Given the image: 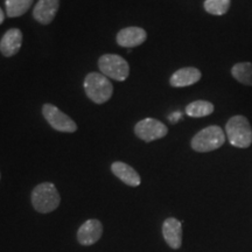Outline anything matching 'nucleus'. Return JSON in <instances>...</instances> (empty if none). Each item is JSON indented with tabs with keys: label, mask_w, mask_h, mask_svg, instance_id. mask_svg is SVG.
<instances>
[{
	"label": "nucleus",
	"mask_w": 252,
	"mask_h": 252,
	"mask_svg": "<svg viewBox=\"0 0 252 252\" xmlns=\"http://www.w3.org/2000/svg\"><path fill=\"white\" fill-rule=\"evenodd\" d=\"M61 196L58 189L50 182H43L37 185L32 191V204L34 209L41 214L54 212L60 206Z\"/></svg>",
	"instance_id": "nucleus-1"
},
{
	"label": "nucleus",
	"mask_w": 252,
	"mask_h": 252,
	"mask_svg": "<svg viewBox=\"0 0 252 252\" xmlns=\"http://www.w3.org/2000/svg\"><path fill=\"white\" fill-rule=\"evenodd\" d=\"M225 135L229 143L238 149H248L252 144V128L248 118L235 116L225 125Z\"/></svg>",
	"instance_id": "nucleus-2"
},
{
	"label": "nucleus",
	"mask_w": 252,
	"mask_h": 252,
	"mask_svg": "<svg viewBox=\"0 0 252 252\" xmlns=\"http://www.w3.org/2000/svg\"><path fill=\"white\" fill-rule=\"evenodd\" d=\"M84 90L87 96L94 103L103 104L111 98L113 87L105 75L99 72H90L84 80Z\"/></svg>",
	"instance_id": "nucleus-3"
},
{
	"label": "nucleus",
	"mask_w": 252,
	"mask_h": 252,
	"mask_svg": "<svg viewBox=\"0 0 252 252\" xmlns=\"http://www.w3.org/2000/svg\"><path fill=\"white\" fill-rule=\"evenodd\" d=\"M225 138L226 135L220 126H208L194 135L191 139V149L200 153L212 152L223 146Z\"/></svg>",
	"instance_id": "nucleus-4"
},
{
	"label": "nucleus",
	"mask_w": 252,
	"mask_h": 252,
	"mask_svg": "<svg viewBox=\"0 0 252 252\" xmlns=\"http://www.w3.org/2000/svg\"><path fill=\"white\" fill-rule=\"evenodd\" d=\"M99 70L108 78L123 82L130 75L128 63L122 56L116 54H105L98 60Z\"/></svg>",
	"instance_id": "nucleus-5"
},
{
	"label": "nucleus",
	"mask_w": 252,
	"mask_h": 252,
	"mask_svg": "<svg viewBox=\"0 0 252 252\" xmlns=\"http://www.w3.org/2000/svg\"><path fill=\"white\" fill-rule=\"evenodd\" d=\"M42 113L45 116L46 121L56 131L71 133V132L77 130L76 123L53 104H45L42 108Z\"/></svg>",
	"instance_id": "nucleus-6"
},
{
	"label": "nucleus",
	"mask_w": 252,
	"mask_h": 252,
	"mask_svg": "<svg viewBox=\"0 0 252 252\" xmlns=\"http://www.w3.org/2000/svg\"><path fill=\"white\" fill-rule=\"evenodd\" d=\"M134 132L139 139L151 143V141L161 139L165 137L168 133V128L160 121H157L154 118H145L137 123Z\"/></svg>",
	"instance_id": "nucleus-7"
},
{
	"label": "nucleus",
	"mask_w": 252,
	"mask_h": 252,
	"mask_svg": "<svg viewBox=\"0 0 252 252\" xmlns=\"http://www.w3.org/2000/svg\"><path fill=\"white\" fill-rule=\"evenodd\" d=\"M103 235V225L98 220H88L77 231V241L81 245L90 247L98 242Z\"/></svg>",
	"instance_id": "nucleus-8"
},
{
	"label": "nucleus",
	"mask_w": 252,
	"mask_h": 252,
	"mask_svg": "<svg viewBox=\"0 0 252 252\" xmlns=\"http://www.w3.org/2000/svg\"><path fill=\"white\" fill-rule=\"evenodd\" d=\"M163 239L169 248L178 250L182 245V223L174 217L165 220L162 224Z\"/></svg>",
	"instance_id": "nucleus-9"
},
{
	"label": "nucleus",
	"mask_w": 252,
	"mask_h": 252,
	"mask_svg": "<svg viewBox=\"0 0 252 252\" xmlns=\"http://www.w3.org/2000/svg\"><path fill=\"white\" fill-rule=\"evenodd\" d=\"M146 39V31L140 27H126L117 34V43L125 48H133L143 45Z\"/></svg>",
	"instance_id": "nucleus-10"
},
{
	"label": "nucleus",
	"mask_w": 252,
	"mask_h": 252,
	"mask_svg": "<svg viewBox=\"0 0 252 252\" xmlns=\"http://www.w3.org/2000/svg\"><path fill=\"white\" fill-rule=\"evenodd\" d=\"M60 0H39L33 11V17L41 25H48L54 20Z\"/></svg>",
	"instance_id": "nucleus-11"
},
{
	"label": "nucleus",
	"mask_w": 252,
	"mask_h": 252,
	"mask_svg": "<svg viewBox=\"0 0 252 252\" xmlns=\"http://www.w3.org/2000/svg\"><path fill=\"white\" fill-rule=\"evenodd\" d=\"M23 45V33L18 28H11L4 34L0 41V52L1 54L9 58L13 56L20 50Z\"/></svg>",
	"instance_id": "nucleus-12"
},
{
	"label": "nucleus",
	"mask_w": 252,
	"mask_h": 252,
	"mask_svg": "<svg viewBox=\"0 0 252 252\" xmlns=\"http://www.w3.org/2000/svg\"><path fill=\"white\" fill-rule=\"evenodd\" d=\"M201 76H202V75H201V71L196 68H182L176 70L174 74L172 75L169 83H171V86L174 88L189 87L197 83V82L201 80Z\"/></svg>",
	"instance_id": "nucleus-13"
},
{
	"label": "nucleus",
	"mask_w": 252,
	"mask_h": 252,
	"mask_svg": "<svg viewBox=\"0 0 252 252\" xmlns=\"http://www.w3.org/2000/svg\"><path fill=\"white\" fill-rule=\"evenodd\" d=\"M111 171L119 180H122L125 185L131 187H138L140 185L141 179L137 171L127 163L122 161H116L111 165Z\"/></svg>",
	"instance_id": "nucleus-14"
},
{
	"label": "nucleus",
	"mask_w": 252,
	"mask_h": 252,
	"mask_svg": "<svg viewBox=\"0 0 252 252\" xmlns=\"http://www.w3.org/2000/svg\"><path fill=\"white\" fill-rule=\"evenodd\" d=\"M214 112L213 103L208 100H195V102L188 104L186 108V113L189 117L193 118H201L206 116L212 115Z\"/></svg>",
	"instance_id": "nucleus-15"
},
{
	"label": "nucleus",
	"mask_w": 252,
	"mask_h": 252,
	"mask_svg": "<svg viewBox=\"0 0 252 252\" xmlns=\"http://www.w3.org/2000/svg\"><path fill=\"white\" fill-rule=\"evenodd\" d=\"M231 74L239 83L252 86V62H239L231 69Z\"/></svg>",
	"instance_id": "nucleus-16"
},
{
	"label": "nucleus",
	"mask_w": 252,
	"mask_h": 252,
	"mask_svg": "<svg viewBox=\"0 0 252 252\" xmlns=\"http://www.w3.org/2000/svg\"><path fill=\"white\" fill-rule=\"evenodd\" d=\"M33 1L34 0H5L6 14L9 18L21 17L31 8Z\"/></svg>",
	"instance_id": "nucleus-17"
},
{
	"label": "nucleus",
	"mask_w": 252,
	"mask_h": 252,
	"mask_svg": "<svg viewBox=\"0 0 252 252\" xmlns=\"http://www.w3.org/2000/svg\"><path fill=\"white\" fill-rule=\"evenodd\" d=\"M231 0H206L204 9L209 14L223 15L229 11Z\"/></svg>",
	"instance_id": "nucleus-18"
},
{
	"label": "nucleus",
	"mask_w": 252,
	"mask_h": 252,
	"mask_svg": "<svg viewBox=\"0 0 252 252\" xmlns=\"http://www.w3.org/2000/svg\"><path fill=\"white\" fill-rule=\"evenodd\" d=\"M180 118H181V112H174L169 116V122L176 123Z\"/></svg>",
	"instance_id": "nucleus-19"
},
{
	"label": "nucleus",
	"mask_w": 252,
	"mask_h": 252,
	"mask_svg": "<svg viewBox=\"0 0 252 252\" xmlns=\"http://www.w3.org/2000/svg\"><path fill=\"white\" fill-rule=\"evenodd\" d=\"M4 20H5V13H4V11L0 8V25L4 23Z\"/></svg>",
	"instance_id": "nucleus-20"
}]
</instances>
